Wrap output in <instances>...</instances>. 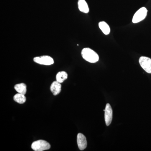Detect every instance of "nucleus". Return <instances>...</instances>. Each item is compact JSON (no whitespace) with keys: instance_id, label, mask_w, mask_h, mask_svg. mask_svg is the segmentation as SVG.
<instances>
[{"instance_id":"8","label":"nucleus","mask_w":151,"mask_h":151,"mask_svg":"<svg viewBox=\"0 0 151 151\" xmlns=\"http://www.w3.org/2000/svg\"><path fill=\"white\" fill-rule=\"evenodd\" d=\"M50 89L53 95H58L61 92V84L57 81H53L50 86Z\"/></svg>"},{"instance_id":"5","label":"nucleus","mask_w":151,"mask_h":151,"mask_svg":"<svg viewBox=\"0 0 151 151\" xmlns=\"http://www.w3.org/2000/svg\"><path fill=\"white\" fill-rule=\"evenodd\" d=\"M139 63L143 69L149 73H151V59L147 57H141Z\"/></svg>"},{"instance_id":"6","label":"nucleus","mask_w":151,"mask_h":151,"mask_svg":"<svg viewBox=\"0 0 151 151\" xmlns=\"http://www.w3.org/2000/svg\"><path fill=\"white\" fill-rule=\"evenodd\" d=\"M104 111H105V124L107 126H109L111 124L113 119V110L110 104H107Z\"/></svg>"},{"instance_id":"10","label":"nucleus","mask_w":151,"mask_h":151,"mask_svg":"<svg viewBox=\"0 0 151 151\" xmlns=\"http://www.w3.org/2000/svg\"><path fill=\"white\" fill-rule=\"evenodd\" d=\"M99 27L105 35L110 34L111 29L107 23L104 21L100 22L99 23Z\"/></svg>"},{"instance_id":"3","label":"nucleus","mask_w":151,"mask_h":151,"mask_svg":"<svg viewBox=\"0 0 151 151\" xmlns=\"http://www.w3.org/2000/svg\"><path fill=\"white\" fill-rule=\"evenodd\" d=\"M147 13V10L145 7H142L138 10L134 15L132 19L134 23H137L145 18Z\"/></svg>"},{"instance_id":"12","label":"nucleus","mask_w":151,"mask_h":151,"mask_svg":"<svg viewBox=\"0 0 151 151\" xmlns=\"http://www.w3.org/2000/svg\"><path fill=\"white\" fill-rule=\"evenodd\" d=\"M67 73L64 71H60L58 72L56 76V81L60 83L63 82L67 79Z\"/></svg>"},{"instance_id":"4","label":"nucleus","mask_w":151,"mask_h":151,"mask_svg":"<svg viewBox=\"0 0 151 151\" xmlns=\"http://www.w3.org/2000/svg\"><path fill=\"white\" fill-rule=\"evenodd\" d=\"M35 62L41 65H49L54 63V60L52 58L48 55L36 57L33 59Z\"/></svg>"},{"instance_id":"9","label":"nucleus","mask_w":151,"mask_h":151,"mask_svg":"<svg viewBox=\"0 0 151 151\" xmlns=\"http://www.w3.org/2000/svg\"><path fill=\"white\" fill-rule=\"evenodd\" d=\"M78 8L80 12L85 14L89 12V6L85 0H78Z\"/></svg>"},{"instance_id":"2","label":"nucleus","mask_w":151,"mask_h":151,"mask_svg":"<svg viewBox=\"0 0 151 151\" xmlns=\"http://www.w3.org/2000/svg\"><path fill=\"white\" fill-rule=\"evenodd\" d=\"M31 147L35 151H43L50 149V145L46 141L39 140L33 142L32 144Z\"/></svg>"},{"instance_id":"7","label":"nucleus","mask_w":151,"mask_h":151,"mask_svg":"<svg viewBox=\"0 0 151 151\" xmlns=\"http://www.w3.org/2000/svg\"><path fill=\"white\" fill-rule=\"evenodd\" d=\"M77 145L80 150H84L87 147V141L86 137L83 134L79 133L77 135Z\"/></svg>"},{"instance_id":"11","label":"nucleus","mask_w":151,"mask_h":151,"mask_svg":"<svg viewBox=\"0 0 151 151\" xmlns=\"http://www.w3.org/2000/svg\"><path fill=\"white\" fill-rule=\"evenodd\" d=\"M14 89L17 92L20 94H25L27 92L26 85L24 83H20L15 85Z\"/></svg>"},{"instance_id":"1","label":"nucleus","mask_w":151,"mask_h":151,"mask_svg":"<svg viewBox=\"0 0 151 151\" xmlns=\"http://www.w3.org/2000/svg\"><path fill=\"white\" fill-rule=\"evenodd\" d=\"M81 54L85 60L91 63H95L99 60L98 55L90 48L86 47L83 49L81 51Z\"/></svg>"},{"instance_id":"13","label":"nucleus","mask_w":151,"mask_h":151,"mask_svg":"<svg viewBox=\"0 0 151 151\" xmlns=\"http://www.w3.org/2000/svg\"><path fill=\"white\" fill-rule=\"evenodd\" d=\"M14 100L17 103L19 104H23L26 101V98L24 94L18 93L14 96Z\"/></svg>"}]
</instances>
